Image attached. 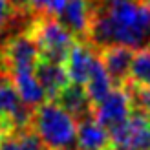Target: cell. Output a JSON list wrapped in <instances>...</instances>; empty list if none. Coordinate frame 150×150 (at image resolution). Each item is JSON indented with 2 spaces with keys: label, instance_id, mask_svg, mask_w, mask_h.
I'll use <instances>...</instances> for the list:
<instances>
[{
  "label": "cell",
  "instance_id": "1",
  "mask_svg": "<svg viewBox=\"0 0 150 150\" xmlns=\"http://www.w3.org/2000/svg\"><path fill=\"white\" fill-rule=\"evenodd\" d=\"M92 4L88 39L93 46L101 50L150 48V11L143 0H92Z\"/></svg>",
  "mask_w": 150,
  "mask_h": 150
},
{
  "label": "cell",
  "instance_id": "2",
  "mask_svg": "<svg viewBox=\"0 0 150 150\" xmlns=\"http://www.w3.org/2000/svg\"><path fill=\"white\" fill-rule=\"evenodd\" d=\"M31 123L46 150H77V123L61 104H40Z\"/></svg>",
  "mask_w": 150,
  "mask_h": 150
},
{
  "label": "cell",
  "instance_id": "3",
  "mask_svg": "<svg viewBox=\"0 0 150 150\" xmlns=\"http://www.w3.org/2000/svg\"><path fill=\"white\" fill-rule=\"evenodd\" d=\"M33 33L37 44L40 50V59L53 62H64L70 48L73 46V35L66 29L61 20L53 15H39L33 28L29 29Z\"/></svg>",
  "mask_w": 150,
  "mask_h": 150
},
{
  "label": "cell",
  "instance_id": "4",
  "mask_svg": "<svg viewBox=\"0 0 150 150\" xmlns=\"http://www.w3.org/2000/svg\"><path fill=\"white\" fill-rule=\"evenodd\" d=\"M132 93L123 86L114 88L103 101L93 104V117L108 132L123 126L132 115Z\"/></svg>",
  "mask_w": 150,
  "mask_h": 150
},
{
  "label": "cell",
  "instance_id": "5",
  "mask_svg": "<svg viewBox=\"0 0 150 150\" xmlns=\"http://www.w3.org/2000/svg\"><path fill=\"white\" fill-rule=\"evenodd\" d=\"M40 61V50L31 31L13 35L4 46V62L11 73L31 71Z\"/></svg>",
  "mask_w": 150,
  "mask_h": 150
},
{
  "label": "cell",
  "instance_id": "6",
  "mask_svg": "<svg viewBox=\"0 0 150 150\" xmlns=\"http://www.w3.org/2000/svg\"><path fill=\"white\" fill-rule=\"evenodd\" d=\"M108 134L114 145H125L130 150H150V117L141 110L132 112L123 126Z\"/></svg>",
  "mask_w": 150,
  "mask_h": 150
},
{
  "label": "cell",
  "instance_id": "7",
  "mask_svg": "<svg viewBox=\"0 0 150 150\" xmlns=\"http://www.w3.org/2000/svg\"><path fill=\"white\" fill-rule=\"evenodd\" d=\"M92 13H93V4L92 0H70L61 11L57 18L61 24L68 29L73 37L84 39L88 37L90 22H92Z\"/></svg>",
  "mask_w": 150,
  "mask_h": 150
},
{
  "label": "cell",
  "instance_id": "8",
  "mask_svg": "<svg viewBox=\"0 0 150 150\" xmlns=\"http://www.w3.org/2000/svg\"><path fill=\"white\" fill-rule=\"evenodd\" d=\"M99 59L95 57L92 46H88L84 42H77L70 48L68 55H66V71H68L70 82L73 84H86V81L92 73L95 62Z\"/></svg>",
  "mask_w": 150,
  "mask_h": 150
},
{
  "label": "cell",
  "instance_id": "9",
  "mask_svg": "<svg viewBox=\"0 0 150 150\" xmlns=\"http://www.w3.org/2000/svg\"><path fill=\"white\" fill-rule=\"evenodd\" d=\"M35 75L42 84L44 92H46V97H50V99H57L59 93L70 84L68 71H66L62 62H53V61L40 59L35 68Z\"/></svg>",
  "mask_w": 150,
  "mask_h": 150
},
{
  "label": "cell",
  "instance_id": "10",
  "mask_svg": "<svg viewBox=\"0 0 150 150\" xmlns=\"http://www.w3.org/2000/svg\"><path fill=\"white\" fill-rule=\"evenodd\" d=\"M132 50L123 46H112L101 51V64L108 71L112 81L117 86H123L130 79V68H132Z\"/></svg>",
  "mask_w": 150,
  "mask_h": 150
},
{
  "label": "cell",
  "instance_id": "11",
  "mask_svg": "<svg viewBox=\"0 0 150 150\" xmlns=\"http://www.w3.org/2000/svg\"><path fill=\"white\" fill-rule=\"evenodd\" d=\"M110 145L108 130L95 121L93 114L81 119L77 125V150H106Z\"/></svg>",
  "mask_w": 150,
  "mask_h": 150
},
{
  "label": "cell",
  "instance_id": "12",
  "mask_svg": "<svg viewBox=\"0 0 150 150\" xmlns=\"http://www.w3.org/2000/svg\"><path fill=\"white\" fill-rule=\"evenodd\" d=\"M11 82H13L15 90H17L20 101L24 103L28 108H39L40 104H44V101L48 99L42 84L39 82V79H37V75H35V70L11 73Z\"/></svg>",
  "mask_w": 150,
  "mask_h": 150
},
{
  "label": "cell",
  "instance_id": "13",
  "mask_svg": "<svg viewBox=\"0 0 150 150\" xmlns=\"http://www.w3.org/2000/svg\"><path fill=\"white\" fill-rule=\"evenodd\" d=\"M57 101H59L57 104H61L73 119H79V121L93 114V104L82 84H73V82L68 84L59 93Z\"/></svg>",
  "mask_w": 150,
  "mask_h": 150
},
{
  "label": "cell",
  "instance_id": "14",
  "mask_svg": "<svg viewBox=\"0 0 150 150\" xmlns=\"http://www.w3.org/2000/svg\"><path fill=\"white\" fill-rule=\"evenodd\" d=\"M112 90H114V81L108 75V71L104 70V66L101 64V59L95 62L92 73L86 81V93L90 97L92 104H97L99 101H103Z\"/></svg>",
  "mask_w": 150,
  "mask_h": 150
},
{
  "label": "cell",
  "instance_id": "15",
  "mask_svg": "<svg viewBox=\"0 0 150 150\" xmlns=\"http://www.w3.org/2000/svg\"><path fill=\"white\" fill-rule=\"evenodd\" d=\"M0 150H46L35 132L31 130H13L9 136L2 139Z\"/></svg>",
  "mask_w": 150,
  "mask_h": 150
},
{
  "label": "cell",
  "instance_id": "16",
  "mask_svg": "<svg viewBox=\"0 0 150 150\" xmlns=\"http://www.w3.org/2000/svg\"><path fill=\"white\" fill-rule=\"evenodd\" d=\"M130 79L137 88H150V48L134 53Z\"/></svg>",
  "mask_w": 150,
  "mask_h": 150
},
{
  "label": "cell",
  "instance_id": "17",
  "mask_svg": "<svg viewBox=\"0 0 150 150\" xmlns=\"http://www.w3.org/2000/svg\"><path fill=\"white\" fill-rule=\"evenodd\" d=\"M130 93H132V101H136L139 110L150 117V88H136V86H132Z\"/></svg>",
  "mask_w": 150,
  "mask_h": 150
},
{
  "label": "cell",
  "instance_id": "18",
  "mask_svg": "<svg viewBox=\"0 0 150 150\" xmlns=\"http://www.w3.org/2000/svg\"><path fill=\"white\" fill-rule=\"evenodd\" d=\"M11 11H13L11 4L7 2V0H0V31H2V28L7 24V20L11 17Z\"/></svg>",
  "mask_w": 150,
  "mask_h": 150
},
{
  "label": "cell",
  "instance_id": "19",
  "mask_svg": "<svg viewBox=\"0 0 150 150\" xmlns=\"http://www.w3.org/2000/svg\"><path fill=\"white\" fill-rule=\"evenodd\" d=\"M11 4L13 11H24V9H29V0H7Z\"/></svg>",
  "mask_w": 150,
  "mask_h": 150
},
{
  "label": "cell",
  "instance_id": "20",
  "mask_svg": "<svg viewBox=\"0 0 150 150\" xmlns=\"http://www.w3.org/2000/svg\"><path fill=\"white\" fill-rule=\"evenodd\" d=\"M112 150H130L128 146H125V145H114V148Z\"/></svg>",
  "mask_w": 150,
  "mask_h": 150
},
{
  "label": "cell",
  "instance_id": "21",
  "mask_svg": "<svg viewBox=\"0 0 150 150\" xmlns=\"http://www.w3.org/2000/svg\"><path fill=\"white\" fill-rule=\"evenodd\" d=\"M4 77H6V75H4V73H0V86H2V81H4ZM0 119H2V108H0Z\"/></svg>",
  "mask_w": 150,
  "mask_h": 150
},
{
  "label": "cell",
  "instance_id": "22",
  "mask_svg": "<svg viewBox=\"0 0 150 150\" xmlns=\"http://www.w3.org/2000/svg\"><path fill=\"white\" fill-rule=\"evenodd\" d=\"M143 2L146 4V7H148V11H150V0H143Z\"/></svg>",
  "mask_w": 150,
  "mask_h": 150
},
{
  "label": "cell",
  "instance_id": "23",
  "mask_svg": "<svg viewBox=\"0 0 150 150\" xmlns=\"http://www.w3.org/2000/svg\"><path fill=\"white\" fill-rule=\"evenodd\" d=\"M2 130H4V128L0 126V143H2Z\"/></svg>",
  "mask_w": 150,
  "mask_h": 150
}]
</instances>
